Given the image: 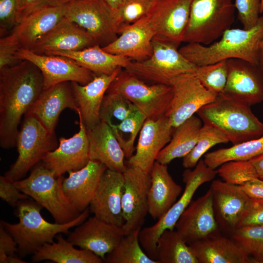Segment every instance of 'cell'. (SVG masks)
Segmentation results:
<instances>
[{"label":"cell","mask_w":263,"mask_h":263,"mask_svg":"<svg viewBox=\"0 0 263 263\" xmlns=\"http://www.w3.org/2000/svg\"><path fill=\"white\" fill-rule=\"evenodd\" d=\"M175 228L188 244L217 233L218 223L210 188L204 195L191 201Z\"/></svg>","instance_id":"obj_19"},{"label":"cell","mask_w":263,"mask_h":263,"mask_svg":"<svg viewBox=\"0 0 263 263\" xmlns=\"http://www.w3.org/2000/svg\"><path fill=\"white\" fill-rule=\"evenodd\" d=\"M199 263H250V257L231 238L217 234L189 244Z\"/></svg>","instance_id":"obj_31"},{"label":"cell","mask_w":263,"mask_h":263,"mask_svg":"<svg viewBox=\"0 0 263 263\" xmlns=\"http://www.w3.org/2000/svg\"><path fill=\"white\" fill-rule=\"evenodd\" d=\"M231 238L250 257L252 263H263V225L239 227L231 233Z\"/></svg>","instance_id":"obj_40"},{"label":"cell","mask_w":263,"mask_h":263,"mask_svg":"<svg viewBox=\"0 0 263 263\" xmlns=\"http://www.w3.org/2000/svg\"><path fill=\"white\" fill-rule=\"evenodd\" d=\"M226 62L227 78L222 94L250 106L263 102V68L240 59Z\"/></svg>","instance_id":"obj_15"},{"label":"cell","mask_w":263,"mask_h":263,"mask_svg":"<svg viewBox=\"0 0 263 263\" xmlns=\"http://www.w3.org/2000/svg\"><path fill=\"white\" fill-rule=\"evenodd\" d=\"M238 19L244 29L254 27L260 18L261 0H235Z\"/></svg>","instance_id":"obj_45"},{"label":"cell","mask_w":263,"mask_h":263,"mask_svg":"<svg viewBox=\"0 0 263 263\" xmlns=\"http://www.w3.org/2000/svg\"><path fill=\"white\" fill-rule=\"evenodd\" d=\"M20 257H19L15 254L13 255H8L6 263H26L27 262L23 260Z\"/></svg>","instance_id":"obj_56"},{"label":"cell","mask_w":263,"mask_h":263,"mask_svg":"<svg viewBox=\"0 0 263 263\" xmlns=\"http://www.w3.org/2000/svg\"><path fill=\"white\" fill-rule=\"evenodd\" d=\"M123 175L122 209L124 223L122 228L127 235L141 229L148 213L150 176V173L129 165Z\"/></svg>","instance_id":"obj_13"},{"label":"cell","mask_w":263,"mask_h":263,"mask_svg":"<svg viewBox=\"0 0 263 263\" xmlns=\"http://www.w3.org/2000/svg\"><path fill=\"white\" fill-rule=\"evenodd\" d=\"M249 225H263V199L250 198L237 228Z\"/></svg>","instance_id":"obj_47"},{"label":"cell","mask_w":263,"mask_h":263,"mask_svg":"<svg viewBox=\"0 0 263 263\" xmlns=\"http://www.w3.org/2000/svg\"><path fill=\"white\" fill-rule=\"evenodd\" d=\"M114 13L115 16L119 11L124 0H103Z\"/></svg>","instance_id":"obj_54"},{"label":"cell","mask_w":263,"mask_h":263,"mask_svg":"<svg viewBox=\"0 0 263 263\" xmlns=\"http://www.w3.org/2000/svg\"><path fill=\"white\" fill-rule=\"evenodd\" d=\"M156 254L159 263H199L189 245L174 229H167L160 235Z\"/></svg>","instance_id":"obj_35"},{"label":"cell","mask_w":263,"mask_h":263,"mask_svg":"<svg viewBox=\"0 0 263 263\" xmlns=\"http://www.w3.org/2000/svg\"><path fill=\"white\" fill-rule=\"evenodd\" d=\"M79 117V131L71 137H61L59 145L49 152L41 161L56 176H61L71 170H78L90 161L89 145L87 129L80 114Z\"/></svg>","instance_id":"obj_18"},{"label":"cell","mask_w":263,"mask_h":263,"mask_svg":"<svg viewBox=\"0 0 263 263\" xmlns=\"http://www.w3.org/2000/svg\"><path fill=\"white\" fill-rule=\"evenodd\" d=\"M45 55H58L70 58L95 75H111L124 69L131 59L105 51L99 44L75 51L53 52Z\"/></svg>","instance_id":"obj_32"},{"label":"cell","mask_w":263,"mask_h":263,"mask_svg":"<svg viewBox=\"0 0 263 263\" xmlns=\"http://www.w3.org/2000/svg\"><path fill=\"white\" fill-rule=\"evenodd\" d=\"M186 169L183 174L185 189L180 197L155 224L141 228L139 232V240L142 247L153 260H156V246L160 235L167 229H174L178 220L191 202L197 189L203 184L213 180L217 174V170L207 166L202 159L193 170Z\"/></svg>","instance_id":"obj_7"},{"label":"cell","mask_w":263,"mask_h":263,"mask_svg":"<svg viewBox=\"0 0 263 263\" xmlns=\"http://www.w3.org/2000/svg\"><path fill=\"white\" fill-rule=\"evenodd\" d=\"M148 213L154 220L164 215L176 202L182 188L170 175L167 165L155 161L150 172Z\"/></svg>","instance_id":"obj_30"},{"label":"cell","mask_w":263,"mask_h":263,"mask_svg":"<svg viewBox=\"0 0 263 263\" xmlns=\"http://www.w3.org/2000/svg\"><path fill=\"white\" fill-rule=\"evenodd\" d=\"M57 145L55 132L49 131L35 117L25 114L17 138L18 156L4 175L13 182L22 179Z\"/></svg>","instance_id":"obj_9"},{"label":"cell","mask_w":263,"mask_h":263,"mask_svg":"<svg viewBox=\"0 0 263 263\" xmlns=\"http://www.w3.org/2000/svg\"><path fill=\"white\" fill-rule=\"evenodd\" d=\"M217 171L224 181L240 186L258 178L256 170L250 160L227 162L221 165Z\"/></svg>","instance_id":"obj_44"},{"label":"cell","mask_w":263,"mask_h":263,"mask_svg":"<svg viewBox=\"0 0 263 263\" xmlns=\"http://www.w3.org/2000/svg\"><path fill=\"white\" fill-rule=\"evenodd\" d=\"M203 124L198 116L193 115L174 129L171 140L158 155L156 161L168 165L177 158H184L193 149Z\"/></svg>","instance_id":"obj_34"},{"label":"cell","mask_w":263,"mask_h":263,"mask_svg":"<svg viewBox=\"0 0 263 263\" xmlns=\"http://www.w3.org/2000/svg\"><path fill=\"white\" fill-rule=\"evenodd\" d=\"M124 236L121 227L94 216L76 226L67 239L74 246L90 250L104 260Z\"/></svg>","instance_id":"obj_17"},{"label":"cell","mask_w":263,"mask_h":263,"mask_svg":"<svg viewBox=\"0 0 263 263\" xmlns=\"http://www.w3.org/2000/svg\"><path fill=\"white\" fill-rule=\"evenodd\" d=\"M233 0H191L183 42L209 45L230 28L235 20Z\"/></svg>","instance_id":"obj_6"},{"label":"cell","mask_w":263,"mask_h":263,"mask_svg":"<svg viewBox=\"0 0 263 263\" xmlns=\"http://www.w3.org/2000/svg\"><path fill=\"white\" fill-rule=\"evenodd\" d=\"M158 0H124L115 16L119 34L125 28L148 16Z\"/></svg>","instance_id":"obj_43"},{"label":"cell","mask_w":263,"mask_h":263,"mask_svg":"<svg viewBox=\"0 0 263 263\" xmlns=\"http://www.w3.org/2000/svg\"><path fill=\"white\" fill-rule=\"evenodd\" d=\"M263 12V0H261V14Z\"/></svg>","instance_id":"obj_58"},{"label":"cell","mask_w":263,"mask_h":263,"mask_svg":"<svg viewBox=\"0 0 263 263\" xmlns=\"http://www.w3.org/2000/svg\"><path fill=\"white\" fill-rule=\"evenodd\" d=\"M19 48L6 35L0 39V69L16 64L21 60L16 58L15 54Z\"/></svg>","instance_id":"obj_49"},{"label":"cell","mask_w":263,"mask_h":263,"mask_svg":"<svg viewBox=\"0 0 263 263\" xmlns=\"http://www.w3.org/2000/svg\"><path fill=\"white\" fill-rule=\"evenodd\" d=\"M155 36L147 16L125 28L114 41L102 48L108 53L141 61L151 55Z\"/></svg>","instance_id":"obj_25"},{"label":"cell","mask_w":263,"mask_h":263,"mask_svg":"<svg viewBox=\"0 0 263 263\" xmlns=\"http://www.w3.org/2000/svg\"><path fill=\"white\" fill-rule=\"evenodd\" d=\"M0 197L10 206L16 207L18 203L27 199L29 196L20 191L11 181L4 175L0 176Z\"/></svg>","instance_id":"obj_48"},{"label":"cell","mask_w":263,"mask_h":263,"mask_svg":"<svg viewBox=\"0 0 263 263\" xmlns=\"http://www.w3.org/2000/svg\"><path fill=\"white\" fill-rule=\"evenodd\" d=\"M146 119L147 117L136 109L119 124L112 128L126 158L129 159L133 154L135 150V140Z\"/></svg>","instance_id":"obj_41"},{"label":"cell","mask_w":263,"mask_h":263,"mask_svg":"<svg viewBox=\"0 0 263 263\" xmlns=\"http://www.w3.org/2000/svg\"><path fill=\"white\" fill-rule=\"evenodd\" d=\"M19 0H0V35L9 34L18 24L17 17Z\"/></svg>","instance_id":"obj_46"},{"label":"cell","mask_w":263,"mask_h":263,"mask_svg":"<svg viewBox=\"0 0 263 263\" xmlns=\"http://www.w3.org/2000/svg\"><path fill=\"white\" fill-rule=\"evenodd\" d=\"M49 0H19L18 23L31 13L46 6Z\"/></svg>","instance_id":"obj_50"},{"label":"cell","mask_w":263,"mask_h":263,"mask_svg":"<svg viewBox=\"0 0 263 263\" xmlns=\"http://www.w3.org/2000/svg\"><path fill=\"white\" fill-rule=\"evenodd\" d=\"M77 0H49L48 6H56L67 4Z\"/></svg>","instance_id":"obj_55"},{"label":"cell","mask_w":263,"mask_h":263,"mask_svg":"<svg viewBox=\"0 0 263 263\" xmlns=\"http://www.w3.org/2000/svg\"><path fill=\"white\" fill-rule=\"evenodd\" d=\"M229 142L227 136L221 130L210 125L203 124L195 146L183 158V166L186 169L194 168L212 147L217 144Z\"/></svg>","instance_id":"obj_38"},{"label":"cell","mask_w":263,"mask_h":263,"mask_svg":"<svg viewBox=\"0 0 263 263\" xmlns=\"http://www.w3.org/2000/svg\"><path fill=\"white\" fill-rule=\"evenodd\" d=\"M124 181L123 173L107 169L89 206L94 216L121 227L124 223L122 209Z\"/></svg>","instance_id":"obj_21"},{"label":"cell","mask_w":263,"mask_h":263,"mask_svg":"<svg viewBox=\"0 0 263 263\" xmlns=\"http://www.w3.org/2000/svg\"><path fill=\"white\" fill-rule=\"evenodd\" d=\"M136 109L120 94L107 91L101 104L100 119L112 128L119 124Z\"/></svg>","instance_id":"obj_39"},{"label":"cell","mask_w":263,"mask_h":263,"mask_svg":"<svg viewBox=\"0 0 263 263\" xmlns=\"http://www.w3.org/2000/svg\"><path fill=\"white\" fill-rule=\"evenodd\" d=\"M107 91L120 94L130 100L147 118H157L165 115L172 96L171 86L144 80L121 70Z\"/></svg>","instance_id":"obj_10"},{"label":"cell","mask_w":263,"mask_h":263,"mask_svg":"<svg viewBox=\"0 0 263 263\" xmlns=\"http://www.w3.org/2000/svg\"><path fill=\"white\" fill-rule=\"evenodd\" d=\"M66 108L76 112L78 109L72 83L69 81L44 89L25 114L35 117L49 131L55 132L59 116Z\"/></svg>","instance_id":"obj_22"},{"label":"cell","mask_w":263,"mask_h":263,"mask_svg":"<svg viewBox=\"0 0 263 263\" xmlns=\"http://www.w3.org/2000/svg\"><path fill=\"white\" fill-rule=\"evenodd\" d=\"M263 40V16H261L256 25L250 29L230 28L223 33L219 40L209 45L187 43L179 50L196 66L213 64L231 58L259 64Z\"/></svg>","instance_id":"obj_2"},{"label":"cell","mask_w":263,"mask_h":263,"mask_svg":"<svg viewBox=\"0 0 263 263\" xmlns=\"http://www.w3.org/2000/svg\"><path fill=\"white\" fill-rule=\"evenodd\" d=\"M259 65L263 68V40L260 47Z\"/></svg>","instance_id":"obj_57"},{"label":"cell","mask_w":263,"mask_h":263,"mask_svg":"<svg viewBox=\"0 0 263 263\" xmlns=\"http://www.w3.org/2000/svg\"><path fill=\"white\" fill-rule=\"evenodd\" d=\"M263 153V135L207 153L204 161L209 167L216 169L227 162L250 160Z\"/></svg>","instance_id":"obj_36"},{"label":"cell","mask_w":263,"mask_h":263,"mask_svg":"<svg viewBox=\"0 0 263 263\" xmlns=\"http://www.w3.org/2000/svg\"><path fill=\"white\" fill-rule=\"evenodd\" d=\"M211 189L214 211L220 224L232 233L237 228L250 197L240 186L214 180Z\"/></svg>","instance_id":"obj_28"},{"label":"cell","mask_w":263,"mask_h":263,"mask_svg":"<svg viewBox=\"0 0 263 263\" xmlns=\"http://www.w3.org/2000/svg\"><path fill=\"white\" fill-rule=\"evenodd\" d=\"M15 56L18 59L31 61L39 68L43 78L44 89L68 81L85 85L95 75L73 60L61 56L39 54L25 49H19Z\"/></svg>","instance_id":"obj_14"},{"label":"cell","mask_w":263,"mask_h":263,"mask_svg":"<svg viewBox=\"0 0 263 263\" xmlns=\"http://www.w3.org/2000/svg\"><path fill=\"white\" fill-rule=\"evenodd\" d=\"M250 107L221 94L197 113L204 124L221 130L234 145L263 135V123Z\"/></svg>","instance_id":"obj_4"},{"label":"cell","mask_w":263,"mask_h":263,"mask_svg":"<svg viewBox=\"0 0 263 263\" xmlns=\"http://www.w3.org/2000/svg\"><path fill=\"white\" fill-rule=\"evenodd\" d=\"M44 90L39 68L27 60L0 69V146H16L22 117Z\"/></svg>","instance_id":"obj_1"},{"label":"cell","mask_w":263,"mask_h":263,"mask_svg":"<svg viewBox=\"0 0 263 263\" xmlns=\"http://www.w3.org/2000/svg\"><path fill=\"white\" fill-rule=\"evenodd\" d=\"M191 0H158L148 15L154 37L172 42H183L188 24Z\"/></svg>","instance_id":"obj_20"},{"label":"cell","mask_w":263,"mask_h":263,"mask_svg":"<svg viewBox=\"0 0 263 263\" xmlns=\"http://www.w3.org/2000/svg\"><path fill=\"white\" fill-rule=\"evenodd\" d=\"M152 46L150 56L141 61L131 60L124 69L144 81L168 85L179 75L194 73L196 66L181 54L177 44L154 37Z\"/></svg>","instance_id":"obj_8"},{"label":"cell","mask_w":263,"mask_h":263,"mask_svg":"<svg viewBox=\"0 0 263 263\" xmlns=\"http://www.w3.org/2000/svg\"><path fill=\"white\" fill-rule=\"evenodd\" d=\"M87 134L90 160L103 164L109 169L123 173L127 168L124 162L125 153L112 128L100 120L87 129Z\"/></svg>","instance_id":"obj_29"},{"label":"cell","mask_w":263,"mask_h":263,"mask_svg":"<svg viewBox=\"0 0 263 263\" xmlns=\"http://www.w3.org/2000/svg\"><path fill=\"white\" fill-rule=\"evenodd\" d=\"M227 72L226 60L211 64L196 66L193 74L207 89L219 95L224 91Z\"/></svg>","instance_id":"obj_42"},{"label":"cell","mask_w":263,"mask_h":263,"mask_svg":"<svg viewBox=\"0 0 263 263\" xmlns=\"http://www.w3.org/2000/svg\"><path fill=\"white\" fill-rule=\"evenodd\" d=\"M16 207L18 223L3 220L0 223L16 241L20 258L33 255L44 244L53 243L57 234H68L70 229L85 221L90 212L88 207L71 222L59 224L47 221L40 213L43 207L34 200H21Z\"/></svg>","instance_id":"obj_3"},{"label":"cell","mask_w":263,"mask_h":263,"mask_svg":"<svg viewBox=\"0 0 263 263\" xmlns=\"http://www.w3.org/2000/svg\"><path fill=\"white\" fill-rule=\"evenodd\" d=\"M56 242L46 243L32 255L31 260L37 263L49 260L56 263H102L104 260L92 251L74 247L61 233L56 236Z\"/></svg>","instance_id":"obj_33"},{"label":"cell","mask_w":263,"mask_h":263,"mask_svg":"<svg viewBox=\"0 0 263 263\" xmlns=\"http://www.w3.org/2000/svg\"><path fill=\"white\" fill-rule=\"evenodd\" d=\"M174 129L165 115L147 118L139 132L135 153L128 159V165L150 173L158 155L171 140Z\"/></svg>","instance_id":"obj_16"},{"label":"cell","mask_w":263,"mask_h":263,"mask_svg":"<svg viewBox=\"0 0 263 263\" xmlns=\"http://www.w3.org/2000/svg\"><path fill=\"white\" fill-rule=\"evenodd\" d=\"M62 176H56L41 162L32 169L27 178L14 182L22 192L46 208L55 222H71L80 213L70 205L62 188Z\"/></svg>","instance_id":"obj_5"},{"label":"cell","mask_w":263,"mask_h":263,"mask_svg":"<svg viewBox=\"0 0 263 263\" xmlns=\"http://www.w3.org/2000/svg\"><path fill=\"white\" fill-rule=\"evenodd\" d=\"M64 17L87 31L102 47L119 34L114 13L103 0L69 3L65 4Z\"/></svg>","instance_id":"obj_11"},{"label":"cell","mask_w":263,"mask_h":263,"mask_svg":"<svg viewBox=\"0 0 263 263\" xmlns=\"http://www.w3.org/2000/svg\"><path fill=\"white\" fill-rule=\"evenodd\" d=\"M122 68L111 75H95L86 84L71 82L79 113L87 129L100 121V110L104 97L110 85Z\"/></svg>","instance_id":"obj_27"},{"label":"cell","mask_w":263,"mask_h":263,"mask_svg":"<svg viewBox=\"0 0 263 263\" xmlns=\"http://www.w3.org/2000/svg\"><path fill=\"white\" fill-rule=\"evenodd\" d=\"M140 230L125 235L118 244L104 259L106 263H159L150 258L142 247L139 240Z\"/></svg>","instance_id":"obj_37"},{"label":"cell","mask_w":263,"mask_h":263,"mask_svg":"<svg viewBox=\"0 0 263 263\" xmlns=\"http://www.w3.org/2000/svg\"><path fill=\"white\" fill-rule=\"evenodd\" d=\"M250 161L254 166L258 178L263 180V153Z\"/></svg>","instance_id":"obj_53"},{"label":"cell","mask_w":263,"mask_h":263,"mask_svg":"<svg viewBox=\"0 0 263 263\" xmlns=\"http://www.w3.org/2000/svg\"><path fill=\"white\" fill-rule=\"evenodd\" d=\"M170 86L172 96L165 115L174 128L215 101L218 95L207 89L193 73L175 77Z\"/></svg>","instance_id":"obj_12"},{"label":"cell","mask_w":263,"mask_h":263,"mask_svg":"<svg viewBox=\"0 0 263 263\" xmlns=\"http://www.w3.org/2000/svg\"><path fill=\"white\" fill-rule=\"evenodd\" d=\"M241 187L249 197L263 199V180L257 178Z\"/></svg>","instance_id":"obj_52"},{"label":"cell","mask_w":263,"mask_h":263,"mask_svg":"<svg viewBox=\"0 0 263 263\" xmlns=\"http://www.w3.org/2000/svg\"><path fill=\"white\" fill-rule=\"evenodd\" d=\"M65 5L46 6L26 17L7 36L19 49L30 50L64 17Z\"/></svg>","instance_id":"obj_24"},{"label":"cell","mask_w":263,"mask_h":263,"mask_svg":"<svg viewBox=\"0 0 263 263\" xmlns=\"http://www.w3.org/2000/svg\"><path fill=\"white\" fill-rule=\"evenodd\" d=\"M18 249L14 238L0 223V255H13Z\"/></svg>","instance_id":"obj_51"},{"label":"cell","mask_w":263,"mask_h":263,"mask_svg":"<svg viewBox=\"0 0 263 263\" xmlns=\"http://www.w3.org/2000/svg\"><path fill=\"white\" fill-rule=\"evenodd\" d=\"M98 44L85 30L65 17L30 49L39 54L75 51Z\"/></svg>","instance_id":"obj_26"},{"label":"cell","mask_w":263,"mask_h":263,"mask_svg":"<svg viewBox=\"0 0 263 263\" xmlns=\"http://www.w3.org/2000/svg\"><path fill=\"white\" fill-rule=\"evenodd\" d=\"M107 169L103 164L90 160L83 168L68 171V177L63 178L64 194L76 211L80 213L90 206Z\"/></svg>","instance_id":"obj_23"}]
</instances>
